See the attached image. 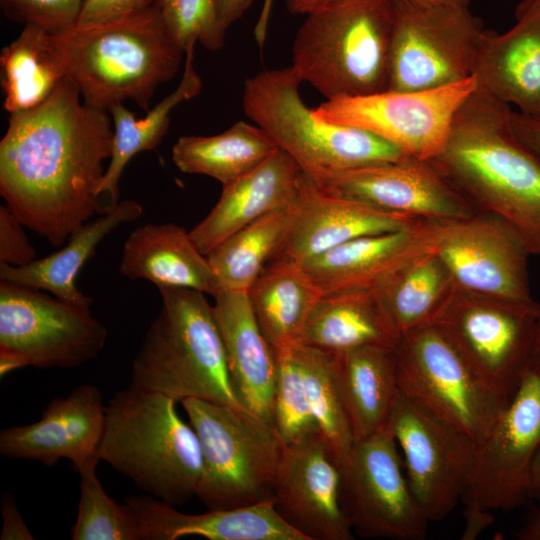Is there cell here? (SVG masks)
<instances>
[{"instance_id":"6da1fadb","label":"cell","mask_w":540,"mask_h":540,"mask_svg":"<svg viewBox=\"0 0 540 540\" xmlns=\"http://www.w3.org/2000/svg\"><path fill=\"white\" fill-rule=\"evenodd\" d=\"M112 124L109 112L86 104L67 78L44 103L9 117L0 141V194L53 246L109 208L98 200Z\"/></svg>"},{"instance_id":"7a4b0ae2","label":"cell","mask_w":540,"mask_h":540,"mask_svg":"<svg viewBox=\"0 0 540 540\" xmlns=\"http://www.w3.org/2000/svg\"><path fill=\"white\" fill-rule=\"evenodd\" d=\"M511 110L477 87L432 162L478 212L502 220L540 256V163L514 135Z\"/></svg>"},{"instance_id":"3957f363","label":"cell","mask_w":540,"mask_h":540,"mask_svg":"<svg viewBox=\"0 0 540 540\" xmlns=\"http://www.w3.org/2000/svg\"><path fill=\"white\" fill-rule=\"evenodd\" d=\"M65 77L82 100L109 111L126 100L148 111L157 88L178 73L184 51L157 7L50 34Z\"/></svg>"},{"instance_id":"277c9868","label":"cell","mask_w":540,"mask_h":540,"mask_svg":"<svg viewBox=\"0 0 540 540\" xmlns=\"http://www.w3.org/2000/svg\"><path fill=\"white\" fill-rule=\"evenodd\" d=\"M174 399L130 384L106 406L100 461L148 495L179 506L196 496L203 470L198 436Z\"/></svg>"},{"instance_id":"5b68a950","label":"cell","mask_w":540,"mask_h":540,"mask_svg":"<svg viewBox=\"0 0 540 540\" xmlns=\"http://www.w3.org/2000/svg\"><path fill=\"white\" fill-rule=\"evenodd\" d=\"M161 307L131 366V384L177 402L246 409L233 385L213 305L193 289L159 288Z\"/></svg>"},{"instance_id":"8992f818","label":"cell","mask_w":540,"mask_h":540,"mask_svg":"<svg viewBox=\"0 0 540 540\" xmlns=\"http://www.w3.org/2000/svg\"><path fill=\"white\" fill-rule=\"evenodd\" d=\"M393 0H337L306 16L292 68L327 100L388 90Z\"/></svg>"},{"instance_id":"52a82bcc","label":"cell","mask_w":540,"mask_h":540,"mask_svg":"<svg viewBox=\"0 0 540 540\" xmlns=\"http://www.w3.org/2000/svg\"><path fill=\"white\" fill-rule=\"evenodd\" d=\"M301 83L292 66L264 70L245 81L242 103L248 118L309 179L406 156L366 130L316 117L300 97Z\"/></svg>"},{"instance_id":"ba28073f","label":"cell","mask_w":540,"mask_h":540,"mask_svg":"<svg viewBox=\"0 0 540 540\" xmlns=\"http://www.w3.org/2000/svg\"><path fill=\"white\" fill-rule=\"evenodd\" d=\"M181 404L199 439L203 470L196 496L208 510L272 499L285 447L274 425L247 409L197 398Z\"/></svg>"},{"instance_id":"9c48e42d","label":"cell","mask_w":540,"mask_h":540,"mask_svg":"<svg viewBox=\"0 0 540 540\" xmlns=\"http://www.w3.org/2000/svg\"><path fill=\"white\" fill-rule=\"evenodd\" d=\"M394 352L400 392L481 444L512 396L481 379L435 324L402 334Z\"/></svg>"},{"instance_id":"30bf717a","label":"cell","mask_w":540,"mask_h":540,"mask_svg":"<svg viewBox=\"0 0 540 540\" xmlns=\"http://www.w3.org/2000/svg\"><path fill=\"white\" fill-rule=\"evenodd\" d=\"M106 327L82 308L43 290L0 282V374L26 366L77 368L95 359Z\"/></svg>"},{"instance_id":"8fae6325","label":"cell","mask_w":540,"mask_h":540,"mask_svg":"<svg viewBox=\"0 0 540 540\" xmlns=\"http://www.w3.org/2000/svg\"><path fill=\"white\" fill-rule=\"evenodd\" d=\"M393 1L388 90H427L473 76L485 30L469 6Z\"/></svg>"},{"instance_id":"7c38bea8","label":"cell","mask_w":540,"mask_h":540,"mask_svg":"<svg viewBox=\"0 0 540 540\" xmlns=\"http://www.w3.org/2000/svg\"><path fill=\"white\" fill-rule=\"evenodd\" d=\"M540 303L484 297L457 289L435 324L470 367L512 396L530 366Z\"/></svg>"},{"instance_id":"4fadbf2b","label":"cell","mask_w":540,"mask_h":540,"mask_svg":"<svg viewBox=\"0 0 540 540\" xmlns=\"http://www.w3.org/2000/svg\"><path fill=\"white\" fill-rule=\"evenodd\" d=\"M477 87L470 76L427 90L330 99L312 112L323 121L366 130L408 157L432 161L443 151L458 110Z\"/></svg>"},{"instance_id":"5bb4252c","label":"cell","mask_w":540,"mask_h":540,"mask_svg":"<svg viewBox=\"0 0 540 540\" xmlns=\"http://www.w3.org/2000/svg\"><path fill=\"white\" fill-rule=\"evenodd\" d=\"M340 472L341 506L354 533L396 540L425 537L430 521L410 488L387 428L355 440Z\"/></svg>"},{"instance_id":"9a60e30c","label":"cell","mask_w":540,"mask_h":540,"mask_svg":"<svg viewBox=\"0 0 540 540\" xmlns=\"http://www.w3.org/2000/svg\"><path fill=\"white\" fill-rule=\"evenodd\" d=\"M540 448V369L525 371L490 433L476 447L465 506L510 510L529 499L530 473Z\"/></svg>"},{"instance_id":"2e32d148","label":"cell","mask_w":540,"mask_h":540,"mask_svg":"<svg viewBox=\"0 0 540 540\" xmlns=\"http://www.w3.org/2000/svg\"><path fill=\"white\" fill-rule=\"evenodd\" d=\"M387 429L401 451L410 488L429 521H441L468 485L476 445L400 392Z\"/></svg>"},{"instance_id":"e0dca14e","label":"cell","mask_w":540,"mask_h":540,"mask_svg":"<svg viewBox=\"0 0 540 540\" xmlns=\"http://www.w3.org/2000/svg\"><path fill=\"white\" fill-rule=\"evenodd\" d=\"M311 181L327 194L421 220L452 224L479 213L432 161L408 156Z\"/></svg>"},{"instance_id":"ac0fdd59","label":"cell","mask_w":540,"mask_h":540,"mask_svg":"<svg viewBox=\"0 0 540 540\" xmlns=\"http://www.w3.org/2000/svg\"><path fill=\"white\" fill-rule=\"evenodd\" d=\"M458 290L491 298L533 301L528 258L519 236L499 218L476 215L450 225L436 250Z\"/></svg>"},{"instance_id":"d6986e66","label":"cell","mask_w":540,"mask_h":540,"mask_svg":"<svg viewBox=\"0 0 540 540\" xmlns=\"http://www.w3.org/2000/svg\"><path fill=\"white\" fill-rule=\"evenodd\" d=\"M340 478V462L320 434L285 445L273 485L274 506L306 540H351Z\"/></svg>"},{"instance_id":"ffe728a7","label":"cell","mask_w":540,"mask_h":540,"mask_svg":"<svg viewBox=\"0 0 540 540\" xmlns=\"http://www.w3.org/2000/svg\"><path fill=\"white\" fill-rule=\"evenodd\" d=\"M105 419L101 391L83 383L67 397L52 400L38 421L2 430L0 453L11 459L36 460L45 466L69 459L76 468L99 460Z\"/></svg>"},{"instance_id":"44dd1931","label":"cell","mask_w":540,"mask_h":540,"mask_svg":"<svg viewBox=\"0 0 540 540\" xmlns=\"http://www.w3.org/2000/svg\"><path fill=\"white\" fill-rule=\"evenodd\" d=\"M450 225L419 220L400 230L358 237L302 265L322 296L374 288L409 261L436 251Z\"/></svg>"},{"instance_id":"7402d4cb","label":"cell","mask_w":540,"mask_h":540,"mask_svg":"<svg viewBox=\"0 0 540 540\" xmlns=\"http://www.w3.org/2000/svg\"><path fill=\"white\" fill-rule=\"evenodd\" d=\"M419 220L327 194L303 174L292 225L274 259L302 264L358 237L400 230Z\"/></svg>"},{"instance_id":"603a6c76","label":"cell","mask_w":540,"mask_h":540,"mask_svg":"<svg viewBox=\"0 0 540 540\" xmlns=\"http://www.w3.org/2000/svg\"><path fill=\"white\" fill-rule=\"evenodd\" d=\"M515 18L502 34L485 30L473 76L498 100L540 116V0L521 1Z\"/></svg>"},{"instance_id":"cb8c5ba5","label":"cell","mask_w":540,"mask_h":540,"mask_svg":"<svg viewBox=\"0 0 540 540\" xmlns=\"http://www.w3.org/2000/svg\"><path fill=\"white\" fill-rule=\"evenodd\" d=\"M303 172L277 149L258 167L222 185L219 200L190 232L198 250L207 255L220 242L262 216L295 203Z\"/></svg>"},{"instance_id":"d4e9b609","label":"cell","mask_w":540,"mask_h":540,"mask_svg":"<svg viewBox=\"0 0 540 540\" xmlns=\"http://www.w3.org/2000/svg\"><path fill=\"white\" fill-rule=\"evenodd\" d=\"M137 517L142 540H306L278 513L272 499L256 504L187 514L150 495L126 500Z\"/></svg>"},{"instance_id":"484cf974","label":"cell","mask_w":540,"mask_h":540,"mask_svg":"<svg viewBox=\"0 0 540 540\" xmlns=\"http://www.w3.org/2000/svg\"><path fill=\"white\" fill-rule=\"evenodd\" d=\"M213 310L233 385L243 406L273 423L277 358L263 335L245 291H221Z\"/></svg>"},{"instance_id":"4316f807","label":"cell","mask_w":540,"mask_h":540,"mask_svg":"<svg viewBox=\"0 0 540 540\" xmlns=\"http://www.w3.org/2000/svg\"><path fill=\"white\" fill-rule=\"evenodd\" d=\"M119 271L132 280L150 281L158 289L187 288L213 297L216 294L207 256L198 250L190 232L173 223L136 227L124 242Z\"/></svg>"},{"instance_id":"83f0119b","label":"cell","mask_w":540,"mask_h":540,"mask_svg":"<svg viewBox=\"0 0 540 540\" xmlns=\"http://www.w3.org/2000/svg\"><path fill=\"white\" fill-rule=\"evenodd\" d=\"M333 372L354 440L386 429L400 395L394 347L333 353Z\"/></svg>"},{"instance_id":"f1b7e54d","label":"cell","mask_w":540,"mask_h":540,"mask_svg":"<svg viewBox=\"0 0 540 540\" xmlns=\"http://www.w3.org/2000/svg\"><path fill=\"white\" fill-rule=\"evenodd\" d=\"M142 214L143 207L139 202L132 199L120 201L95 220L83 224L59 251L21 267L0 264V281L43 290L66 302L90 309L93 300L76 286L78 273L108 234Z\"/></svg>"},{"instance_id":"f546056e","label":"cell","mask_w":540,"mask_h":540,"mask_svg":"<svg viewBox=\"0 0 540 540\" xmlns=\"http://www.w3.org/2000/svg\"><path fill=\"white\" fill-rule=\"evenodd\" d=\"M399 337L374 287L322 296L298 344L341 353L370 345L395 347Z\"/></svg>"},{"instance_id":"4dcf8cb0","label":"cell","mask_w":540,"mask_h":540,"mask_svg":"<svg viewBox=\"0 0 540 540\" xmlns=\"http://www.w3.org/2000/svg\"><path fill=\"white\" fill-rule=\"evenodd\" d=\"M259 327L275 353L298 344L322 294L303 265L274 259L247 291Z\"/></svg>"},{"instance_id":"1f68e13d","label":"cell","mask_w":540,"mask_h":540,"mask_svg":"<svg viewBox=\"0 0 540 540\" xmlns=\"http://www.w3.org/2000/svg\"><path fill=\"white\" fill-rule=\"evenodd\" d=\"M375 289L399 336L434 323L457 291L436 251L404 264Z\"/></svg>"},{"instance_id":"d6a6232c","label":"cell","mask_w":540,"mask_h":540,"mask_svg":"<svg viewBox=\"0 0 540 540\" xmlns=\"http://www.w3.org/2000/svg\"><path fill=\"white\" fill-rule=\"evenodd\" d=\"M194 48L185 52L184 70L177 88L144 117L137 119L123 103L108 111L114 126L113 150L99 193L109 195L110 207L119 202V181L128 162L137 153L157 147L167 133L173 109L201 92L202 80L193 65Z\"/></svg>"},{"instance_id":"836d02e7","label":"cell","mask_w":540,"mask_h":540,"mask_svg":"<svg viewBox=\"0 0 540 540\" xmlns=\"http://www.w3.org/2000/svg\"><path fill=\"white\" fill-rule=\"evenodd\" d=\"M277 149L260 127L238 121L216 135L181 136L172 147V161L183 173L206 175L225 185L258 167Z\"/></svg>"},{"instance_id":"e575fe53","label":"cell","mask_w":540,"mask_h":540,"mask_svg":"<svg viewBox=\"0 0 540 540\" xmlns=\"http://www.w3.org/2000/svg\"><path fill=\"white\" fill-rule=\"evenodd\" d=\"M294 216L295 203L262 216L215 246L206 256L213 272L216 294L221 291L247 292L279 252Z\"/></svg>"},{"instance_id":"d590c367","label":"cell","mask_w":540,"mask_h":540,"mask_svg":"<svg viewBox=\"0 0 540 540\" xmlns=\"http://www.w3.org/2000/svg\"><path fill=\"white\" fill-rule=\"evenodd\" d=\"M49 32L24 26L0 53L3 107L10 114L44 103L66 78L53 50Z\"/></svg>"},{"instance_id":"8d00e7d4","label":"cell","mask_w":540,"mask_h":540,"mask_svg":"<svg viewBox=\"0 0 540 540\" xmlns=\"http://www.w3.org/2000/svg\"><path fill=\"white\" fill-rule=\"evenodd\" d=\"M295 348L319 433L341 463L355 440L336 387L333 353L303 344Z\"/></svg>"},{"instance_id":"74e56055","label":"cell","mask_w":540,"mask_h":540,"mask_svg":"<svg viewBox=\"0 0 540 540\" xmlns=\"http://www.w3.org/2000/svg\"><path fill=\"white\" fill-rule=\"evenodd\" d=\"M99 460L74 468L80 475V499L73 540H142L131 507L117 504L105 492L96 475Z\"/></svg>"},{"instance_id":"f35d334b","label":"cell","mask_w":540,"mask_h":540,"mask_svg":"<svg viewBox=\"0 0 540 540\" xmlns=\"http://www.w3.org/2000/svg\"><path fill=\"white\" fill-rule=\"evenodd\" d=\"M276 358L273 423L283 443L290 445L320 433L309 404L295 345L278 351Z\"/></svg>"},{"instance_id":"ab89813d","label":"cell","mask_w":540,"mask_h":540,"mask_svg":"<svg viewBox=\"0 0 540 540\" xmlns=\"http://www.w3.org/2000/svg\"><path fill=\"white\" fill-rule=\"evenodd\" d=\"M160 16L184 53L196 44L215 52L225 41L216 0H156Z\"/></svg>"},{"instance_id":"60d3db41","label":"cell","mask_w":540,"mask_h":540,"mask_svg":"<svg viewBox=\"0 0 540 540\" xmlns=\"http://www.w3.org/2000/svg\"><path fill=\"white\" fill-rule=\"evenodd\" d=\"M83 0H0L3 13L24 26H35L51 34L74 26Z\"/></svg>"},{"instance_id":"b9f144b4","label":"cell","mask_w":540,"mask_h":540,"mask_svg":"<svg viewBox=\"0 0 540 540\" xmlns=\"http://www.w3.org/2000/svg\"><path fill=\"white\" fill-rule=\"evenodd\" d=\"M23 227L7 204L0 206V264L21 267L37 259Z\"/></svg>"},{"instance_id":"7bdbcfd3","label":"cell","mask_w":540,"mask_h":540,"mask_svg":"<svg viewBox=\"0 0 540 540\" xmlns=\"http://www.w3.org/2000/svg\"><path fill=\"white\" fill-rule=\"evenodd\" d=\"M155 3L156 0H83L76 24H92L129 15L148 9Z\"/></svg>"},{"instance_id":"ee69618b","label":"cell","mask_w":540,"mask_h":540,"mask_svg":"<svg viewBox=\"0 0 540 540\" xmlns=\"http://www.w3.org/2000/svg\"><path fill=\"white\" fill-rule=\"evenodd\" d=\"M510 125L519 142L540 163V116L511 110Z\"/></svg>"},{"instance_id":"f6af8a7d","label":"cell","mask_w":540,"mask_h":540,"mask_svg":"<svg viewBox=\"0 0 540 540\" xmlns=\"http://www.w3.org/2000/svg\"><path fill=\"white\" fill-rule=\"evenodd\" d=\"M1 540H33L34 536L25 524L15 503L14 497L5 494L2 497Z\"/></svg>"},{"instance_id":"bcb514c9","label":"cell","mask_w":540,"mask_h":540,"mask_svg":"<svg viewBox=\"0 0 540 540\" xmlns=\"http://www.w3.org/2000/svg\"><path fill=\"white\" fill-rule=\"evenodd\" d=\"M464 517L466 521L462 534V539L464 540L475 539L494 521L492 512L468 506H465Z\"/></svg>"},{"instance_id":"7dc6e473","label":"cell","mask_w":540,"mask_h":540,"mask_svg":"<svg viewBox=\"0 0 540 540\" xmlns=\"http://www.w3.org/2000/svg\"><path fill=\"white\" fill-rule=\"evenodd\" d=\"M254 0H216L223 27L227 30L249 9Z\"/></svg>"},{"instance_id":"c3c4849f","label":"cell","mask_w":540,"mask_h":540,"mask_svg":"<svg viewBox=\"0 0 540 540\" xmlns=\"http://www.w3.org/2000/svg\"><path fill=\"white\" fill-rule=\"evenodd\" d=\"M287 9L293 14L307 15L337 0H283Z\"/></svg>"},{"instance_id":"681fc988","label":"cell","mask_w":540,"mask_h":540,"mask_svg":"<svg viewBox=\"0 0 540 540\" xmlns=\"http://www.w3.org/2000/svg\"><path fill=\"white\" fill-rule=\"evenodd\" d=\"M522 540H540V511L534 513L517 533Z\"/></svg>"},{"instance_id":"f907efd6","label":"cell","mask_w":540,"mask_h":540,"mask_svg":"<svg viewBox=\"0 0 540 540\" xmlns=\"http://www.w3.org/2000/svg\"><path fill=\"white\" fill-rule=\"evenodd\" d=\"M529 499L540 502V448L532 464L529 482Z\"/></svg>"},{"instance_id":"816d5d0a","label":"cell","mask_w":540,"mask_h":540,"mask_svg":"<svg viewBox=\"0 0 540 540\" xmlns=\"http://www.w3.org/2000/svg\"><path fill=\"white\" fill-rule=\"evenodd\" d=\"M530 364L540 369V314L537 318Z\"/></svg>"},{"instance_id":"f5cc1de1","label":"cell","mask_w":540,"mask_h":540,"mask_svg":"<svg viewBox=\"0 0 540 540\" xmlns=\"http://www.w3.org/2000/svg\"><path fill=\"white\" fill-rule=\"evenodd\" d=\"M419 4L427 5H457V6H469L470 0H406Z\"/></svg>"}]
</instances>
